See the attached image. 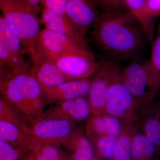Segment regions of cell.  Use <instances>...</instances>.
Listing matches in <instances>:
<instances>
[{
    "instance_id": "6da1fadb",
    "label": "cell",
    "mask_w": 160,
    "mask_h": 160,
    "mask_svg": "<svg viewBox=\"0 0 160 160\" xmlns=\"http://www.w3.org/2000/svg\"><path fill=\"white\" fill-rule=\"evenodd\" d=\"M90 35L100 51L116 62L136 59L144 48L146 38L129 12H102Z\"/></svg>"
},
{
    "instance_id": "7a4b0ae2",
    "label": "cell",
    "mask_w": 160,
    "mask_h": 160,
    "mask_svg": "<svg viewBox=\"0 0 160 160\" xmlns=\"http://www.w3.org/2000/svg\"><path fill=\"white\" fill-rule=\"evenodd\" d=\"M29 70H12L2 94L28 125L43 118L46 103L42 89Z\"/></svg>"
},
{
    "instance_id": "3957f363",
    "label": "cell",
    "mask_w": 160,
    "mask_h": 160,
    "mask_svg": "<svg viewBox=\"0 0 160 160\" xmlns=\"http://www.w3.org/2000/svg\"><path fill=\"white\" fill-rule=\"evenodd\" d=\"M0 11L9 29L20 40L32 63L38 62L36 42L40 31L38 14L23 0H0Z\"/></svg>"
},
{
    "instance_id": "277c9868",
    "label": "cell",
    "mask_w": 160,
    "mask_h": 160,
    "mask_svg": "<svg viewBox=\"0 0 160 160\" xmlns=\"http://www.w3.org/2000/svg\"><path fill=\"white\" fill-rule=\"evenodd\" d=\"M127 67L120 70L122 82L142 109L154 102L158 92L155 89L147 61L133 59Z\"/></svg>"
},
{
    "instance_id": "5b68a950",
    "label": "cell",
    "mask_w": 160,
    "mask_h": 160,
    "mask_svg": "<svg viewBox=\"0 0 160 160\" xmlns=\"http://www.w3.org/2000/svg\"><path fill=\"white\" fill-rule=\"evenodd\" d=\"M120 70L109 86L105 113L117 118L124 122L133 124L139 116V109L142 108L122 82Z\"/></svg>"
},
{
    "instance_id": "8992f818",
    "label": "cell",
    "mask_w": 160,
    "mask_h": 160,
    "mask_svg": "<svg viewBox=\"0 0 160 160\" xmlns=\"http://www.w3.org/2000/svg\"><path fill=\"white\" fill-rule=\"evenodd\" d=\"M120 69L117 62L112 60H103L100 62L97 70L92 77L87 95L92 116L105 113L109 86Z\"/></svg>"
},
{
    "instance_id": "52a82bcc",
    "label": "cell",
    "mask_w": 160,
    "mask_h": 160,
    "mask_svg": "<svg viewBox=\"0 0 160 160\" xmlns=\"http://www.w3.org/2000/svg\"><path fill=\"white\" fill-rule=\"evenodd\" d=\"M53 63L69 81L92 78L99 64L89 48L67 52Z\"/></svg>"
},
{
    "instance_id": "ba28073f",
    "label": "cell",
    "mask_w": 160,
    "mask_h": 160,
    "mask_svg": "<svg viewBox=\"0 0 160 160\" xmlns=\"http://www.w3.org/2000/svg\"><path fill=\"white\" fill-rule=\"evenodd\" d=\"M76 123L67 120L41 118L29 124L27 132L38 142L61 146L78 128Z\"/></svg>"
},
{
    "instance_id": "9c48e42d",
    "label": "cell",
    "mask_w": 160,
    "mask_h": 160,
    "mask_svg": "<svg viewBox=\"0 0 160 160\" xmlns=\"http://www.w3.org/2000/svg\"><path fill=\"white\" fill-rule=\"evenodd\" d=\"M21 41L0 14V62L14 71H27L30 66L25 58Z\"/></svg>"
},
{
    "instance_id": "30bf717a",
    "label": "cell",
    "mask_w": 160,
    "mask_h": 160,
    "mask_svg": "<svg viewBox=\"0 0 160 160\" xmlns=\"http://www.w3.org/2000/svg\"><path fill=\"white\" fill-rule=\"evenodd\" d=\"M38 60H47L54 62L59 57L86 47L75 42L68 37L45 28L38 35L36 42Z\"/></svg>"
},
{
    "instance_id": "8fae6325",
    "label": "cell",
    "mask_w": 160,
    "mask_h": 160,
    "mask_svg": "<svg viewBox=\"0 0 160 160\" xmlns=\"http://www.w3.org/2000/svg\"><path fill=\"white\" fill-rule=\"evenodd\" d=\"M101 14L93 0H67L66 15L82 37L97 24Z\"/></svg>"
},
{
    "instance_id": "7c38bea8",
    "label": "cell",
    "mask_w": 160,
    "mask_h": 160,
    "mask_svg": "<svg viewBox=\"0 0 160 160\" xmlns=\"http://www.w3.org/2000/svg\"><path fill=\"white\" fill-rule=\"evenodd\" d=\"M92 114L87 98L82 97L57 103L45 111L42 118L61 119L76 123L82 122Z\"/></svg>"
},
{
    "instance_id": "4fadbf2b",
    "label": "cell",
    "mask_w": 160,
    "mask_h": 160,
    "mask_svg": "<svg viewBox=\"0 0 160 160\" xmlns=\"http://www.w3.org/2000/svg\"><path fill=\"white\" fill-rule=\"evenodd\" d=\"M91 78L68 81L52 89L43 91L45 102L58 103L87 96Z\"/></svg>"
},
{
    "instance_id": "5bb4252c",
    "label": "cell",
    "mask_w": 160,
    "mask_h": 160,
    "mask_svg": "<svg viewBox=\"0 0 160 160\" xmlns=\"http://www.w3.org/2000/svg\"><path fill=\"white\" fill-rule=\"evenodd\" d=\"M41 21L45 28L65 35L80 46L89 48L85 38L78 33L66 14H58L43 8Z\"/></svg>"
},
{
    "instance_id": "9a60e30c",
    "label": "cell",
    "mask_w": 160,
    "mask_h": 160,
    "mask_svg": "<svg viewBox=\"0 0 160 160\" xmlns=\"http://www.w3.org/2000/svg\"><path fill=\"white\" fill-rule=\"evenodd\" d=\"M125 123L107 113L92 116L86 124L85 133L90 141L104 136L118 137Z\"/></svg>"
},
{
    "instance_id": "2e32d148",
    "label": "cell",
    "mask_w": 160,
    "mask_h": 160,
    "mask_svg": "<svg viewBox=\"0 0 160 160\" xmlns=\"http://www.w3.org/2000/svg\"><path fill=\"white\" fill-rule=\"evenodd\" d=\"M29 71L40 84L43 91L69 81L54 63L47 60H39L33 64Z\"/></svg>"
},
{
    "instance_id": "e0dca14e",
    "label": "cell",
    "mask_w": 160,
    "mask_h": 160,
    "mask_svg": "<svg viewBox=\"0 0 160 160\" xmlns=\"http://www.w3.org/2000/svg\"><path fill=\"white\" fill-rule=\"evenodd\" d=\"M0 140L21 148L28 153L38 143L22 126L5 120H0Z\"/></svg>"
},
{
    "instance_id": "ac0fdd59",
    "label": "cell",
    "mask_w": 160,
    "mask_h": 160,
    "mask_svg": "<svg viewBox=\"0 0 160 160\" xmlns=\"http://www.w3.org/2000/svg\"><path fill=\"white\" fill-rule=\"evenodd\" d=\"M61 147L70 160H92L94 156L91 142L80 128H77Z\"/></svg>"
},
{
    "instance_id": "d6986e66",
    "label": "cell",
    "mask_w": 160,
    "mask_h": 160,
    "mask_svg": "<svg viewBox=\"0 0 160 160\" xmlns=\"http://www.w3.org/2000/svg\"><path fill=\"white\" fill-rule=\"evenodd\" d=\"M127 10L139 24L146 38L152 44L154 39L155 21L146 13V0H123Z\"/></svg>"
},
{
    "instance_id": "ffe728a7",
    "label": "cell",
    "mask_w": 160,
    "mask_h": 160,
    "mask_svg": "<svg viewBox=\"0 0 160 160\" xmlns=\"http://www.w3.org/2000/svg\"><path fill=\"white\" fill-rule=\"evenodd\" d=\"M141 127L143 134L154 145L157 152H160V130L157 115V104L154 102L143 112Z\"/></svg>"
},
{
    "instance_id": "44dd1931",
    "label": "cell",
    "mask_w": 160,
    "mask_h": 160,
    "mask_svg": "<svg viewBox=\"0 0 160 160\" xmlns=\"http://www.w3.org/2000/svg\"><path fill=\"white\" fill-rule=\"evenodd\" d=\"M136 132L133 124L125 123L118 137L111 160H131L132 140Z\"/></svg>"
},
{
    "instance_id": "7402d4cb",
    "label": "cell",
    "mask_w": 160,
    "mask_h": 160,
    "mask_svg": "<svg viewBox=\"0 0 160 160\" xmlns=\"http://www.w3.org/2000/svg\"><path fill=\"white\" fill-rule=\"evenodd\" d=\"M154 145L143 133L136 132L132 140L131 160H156Z\"/></svg>"
},
{
    "instance_id": "603a6c76",
    "label": "cell",
    "mask_w": 160,
    "mask_h": 160,
    "mask_svg": "<svg viewBox=\"0 0 160 160\" xmlns=\"http://www.w3.org/2000/svg\"><path fill=\"white\" fill-rule=\"evenodd\" d=\"M151 44V57L147 62L152 82L158 92L160 89V21Z\"/></svg>"
},
{
    "instance_id": "cb8c5ba5",
    "label": "cell",
    "mask_w": 160,
    "mask_h": 160,
    "mask_svg": "<svg viewBox=\"0 0 160 160\" xmlns=\"http://www.w3.org/2000/svg\"><path fill=\"white\" fill-rule=\"evenodd\" d=\"M117 138L113 136H104L90 141L94 156L100 160H111Z\"/></svg>"
},
{
    "instance_id": "d4e9b609",
    "label": "cell",
    "mask_w": 160,
    "mask_h": 160,
    "mask_svg": "<svg viewBox=\"0 0 160 160\" xmlns=\"http://www.w3.org/2000/svg\"><path fill=\"white\" fill-rule=\"evenodd\" d=\"M61 146L38 142L31 150L38 152L50 160H70Z\"/></svg>"
},
{
    "instance_id": "484cf974",
    "label": "cell",
    "mask_w": 160,
    "mask_h": 160,
    "mask_svg": "<svg viewBox=\"0 0 160 160\" xmlns=\"http://www.w3.org/2000/svg\"><path fill=\"white\" fill-rule=\"evenodd\" d=\"M2 120L13 122L27 131L28 123L18 114L6 100L0 95V120Z\"/></svg>"
},
{
    "instance_id": "4316f807",
    "label": "cell",
    "mask_w": 160,
    "mask_h": 160,
    "mask_svg": "<svg viewBox=\"0 0 160 160\" xmlns=\"http://www.w3.org/2000/svg\"><path fill=\"white\" fill-rule=\"evenodd\" d=\"M28 152L0 140V160H25Z\"/></svg>"
},
{
    "instance_id": "83f0119b",
    "label": "cell",
    "mask_w": 160,
    "mask_h": 160,
    "mask_svg": "<svg viewBox=\"0 0 160 160\" xmlns=\"http://www.w3.org/2000/svg\"><path fill=\"white\" fill-rule=\"evenodd\" d=\"M103 12L117 13L128 12L123 0H93Z\"/></svg>"
},
{
    "instance_id": "f1b7e54d",
    "label": "cell",
    "mask_w": 160,
    "mask_h": 160,
    "mask_svg": "<svg viewBox=\"0 0 160 160\" xmlns=\"http://www.w3.org/2000/svg\"><path fill=\"white\" fill-rule=\"evenodd\" d=\"M44 8L60 14H66L67 0H43Z\"/></svg>"
},
{
    "instance_id": "f546056e",
    "label": "cell",
    "mask_w": 160,
    "mask_h": 160,
    "mask_svg": "<svg viewBox=\"0 0 160 160\" xmlns=\"http://www.w3.org/2000/svg\"><path fill=\"white\" fill-rule=\"evenodd\" d=\"M146 11L147 16L154 20L160 17V0H146Z\"/></svg>"
},
{
    "instance_id": "4dcf8cb0",
    "label": "cell",
    "mask_w": 160,
    "mask_h": 160,
    "mask_svg": "<svg viewBox=\"0 0 160 160\" xmlns=\"http://www.w3.org/2000/svg\"><path fill=\"white\" fill-rule=\"evenodd\" d=\"M12 69L3 64H0V83L3 84L7 79Z\"/></svg>"
},
{
    "instance_id": "1f68e13d",
    "label": "cell",
    "mask_w": 160,
    "mask_h": 160,
    "mask_svg": "<svg viewBox=\"0 0 160 160\" xmlns=\"http://www.w3.org/2000/svg\"><path fill=\"white\" fill-rule=\"evenodd\" d=\"M25 3L29 6L32 10L38 13L39 12L40 9V3L42 0H23Z\"/></svg>"
},
{
    "instance_id": "d6a6232c",
    "label": "cell",
    "mask_w": 160,
    "mask_h": 160,
    "mask_svg": "<svg viewBox=\"0 0 160 160\" xmlns=\"http://www.w3.org/2000/svg\"><path fill=\"white\" fill-rule=\"evenodd\" d=\"M26 159L32 160H50L42 155L33 151H31L27 155Z\"/></svg>"
},
{
    "instance_id": "836d02e7",
    "label": "cell",
    "mask_w": 160,
    "mask_h": 160,
    "mask_svg": "<svg viewBox=\"0 0 160 160\" xmlns=\"http://www.w3.org/2000/svg\"><path fill=\"white\" fill-rule=\"evenodd\" d=\"M157 117L158 121L159 126L160 130V105H157Z\"/></svg>"
},
{
    "instance_id": "e575fe53",
    "label": "cell",
    "mask_w": 160,
    "mask_h": 160,
    "mask_svg": "<svg viewBox=\"0 0 160 160\" xmlns=\"http://www.w3.org/2000/svg\"><path fill=\"white\" fill-rule=\"evenodd\" d=\"M3 84L0 83V95H2V91L3 88Z\"/></svg>"
},
{
    "instance_id": "d590c367",
    "label": "cell",
    "mask_w": 160,
    "mask_h": 160,
    "mask_svg": "<svg viewBox=\"0 0 160 160\" xmlns=\"http://www.w3.org/2000/svg\"><path fill=\"white\" fill-rule=\"evenodd\" d=\"M92 160H100L99 159H98V158H97L96 157H93V158H92Z\"/></svg>"
},
{
    "instance_id": "8d00e7d4",
    "label": "cell",
    "mask_w": 160,
    "mask_h": 160,
    "mask_svg": "<svg viewBox=\"0 0 160 160\" xmlns=\"http://www.w3.org/2000/svg\"><path fill=\"white\" fill-rule=\"evenodd\" d=\"M0 64H2V62H0ZM3 65H4V64H3Z\"/></svg>"
},
{
    "instance_id": "74e56055",
    "label": "cell",
    "mask_w": 160,
    "mask_h": 160,
    "mask_svg": "<svg viewBox=\"0 0 160 160\" xmlns=\"http://www.w3.org/2000/svg\"><path fill=\"white\" fill-rule=\"evenodd\" d=\"M25 160H29V159H25Z\"/></svg>"
}]
</instances>
